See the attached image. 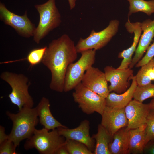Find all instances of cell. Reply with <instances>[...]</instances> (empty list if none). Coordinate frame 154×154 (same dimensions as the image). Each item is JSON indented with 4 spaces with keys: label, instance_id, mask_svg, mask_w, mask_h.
Instances as JSON below:
<instances>
[{
    "label": "cell",
    "instance_id": "cell-1",
    "mask_svg": "<svg viewBox=\"0 0 154 154\" xmlns=\"http://www.w3.org/2000/svg\"><path fill=\"white\" fill-rule=\"evenodd\" d=\"M78 53L74 42L66 34L49 43L42 62L50 71L49 86L51 90L59 92L64 91L67 70L77 59Z\"/></svg>",
    "mask_w": 154,
    "mask_h": 154
},
{
    "label": "cell",
    "instance_id": "cell-2",
    "mask_svg": "<svg viewBox=\"0 0 154 154\" xmlns=\"http://www.w3.org/2000/svg\"><path fill=\"white\" fill-rule=\"evenodd\" d=\"M6 114L13 123L8 139L17 147L21 141L30 137L36 129L39 121L37 108L24 107L16 114L8 111Z\"/></svg>",
    "mask_w": 154,
    "mask_h": 154
},
{
    "label": "cell",
    "instance_id": "cell-3",
    "mask_svg": "<svg viewBox=\"0 0 154 154\" xmlns=\"http://www.w3.org/2000/svg\"><path fill=\"white\" fill-rule=\"evenodd\" d=\"M65 140L59 134L57 128L51 131L44 128L35 129L33 135L27 139L24 147L27 150L35 148L41 154H56Z\"/></svg>",
    "mask_w": 154,
    "mask_h": 154
},
{
    "label": "cell",
    "instance_id": "cell-4",
    "mask_svg": "<svg viewBox=\"0 0 154 154\" xmlns=\"http://www.w3.org/2000/svg\"><path fill=\"white\" fill-rule=\"evenodd\" d=\"M1 78L11 87L12 91L8 96L11 102L20 110L24 107L33 108L34 102L28 91L29 80L23 74L8 71L1 73Z\"/></svg>",
    "mask_w": 154,
    "mask_h": 154
},
{
    "label": "cell",
    "instance_id": "cell-5",
    "mask_svg": "<svg viewBox=\"0 0 154 154\" xmlns=\"http://www.w3.org/2000/svg\"><path fill=\"white\" fill-rule=\"evenodd\" d=\"M35 7L39 15V21L36 27L33 37L34 41L39 44L51 31L58 27L61 20L55 0H48L44 3Z\"/></svg>",
    "mask_w": 154,
    "mask_h": 154
},
{
    "label": "cell",
    "instance_id": "cell-6",
    "mask_svg": "<svg viewBox=\"0 0 154 154\" xmlns=\"http://www.w3.org/2000/svg\"><path fill=\"white\" fill-rule=\"evenodd\" d=\"M96 51L90 49L81 52L79 59L69 65L65 78L64 92L74 89L81 82L86 71L92 66L95 62Z\"/></svg>",
    "mask_w": 154,
    "mask_h": 154
},
{
    "label": "cell",
    "instance_id": "cell-7",
    "mask_svg": "<svg viewBox=\"0 0 154 154\" xmlns=\"http://www.w3.org/2000/svg\"><path fill=\"white\" fill-rule=\"evenodd\" d=\"M119 21L111 20L108 25L103 30L96 32L92 30L88 36L85 38H80L76 45L78 53L90 49L96 50L105 46L117 32Z\"/></svg>",
    "mask_w": 154,
    "mask_h": 154
},
{
    "label": "cell",
    "instance_id": "cell-8",
    "mask_svg": "<svg viewBox=\"0 0 154 154\" xmlns=\"http://www.w3.org/2000/svg\"><path fill=\"white\" fill-rule=\"evenodd\" d=\"M74 89L72 94L74 100L84 113L89 115L96 112L102 116L106 106L105 98L86 87L81 82Z\"/></svg>",
    "mask_w": 154,
    "mask_h": 154
},
{
    "label": "cell",
    "instance_id": "cell-9",
    "mask_svg": "<svg viewBox=\"0 0 154 154\" xmlns=\"http://www.w3.org/2000/svg\"><path fill=\"white\" fill-rule=\"evenodd\" d=\"M0 19L5 24L13 28L20 35L26 38L33 36L36 27L28 17L26 11L23 15H18L9 11L1 3Z\"/></svg>",
    "mask_w": 154,
    "mask_h": 154
},
{
    "label": "cell",
    "instance_id": "cell-10",
    "mask_svg": "<svg viewBox=\"0 0 154 154\" xmlns=\"http://www.w3.org/2000/svg\"><path fill=\"white\" fill-rule=\"evenodd\" d=\"M104 73L107 82L110 92L113 91L118 94L123 93L129 86V81L134 76L133 71L129 68L123 69H116L110 66L104 68Z\"/></svg>",
    "mask_w": 154,
    "mask_h": 154
},
{
    "label": "cell",
    "instance_id": "cell-11",
    "mask_svg": "<svg viewBox=\"0 0 154 154\" xmlns=\"http://www.w3.org/2000/svg\"><path fill=\"white\" fill-rule=\"evenodd\" d=\"M101 116V124L112 137L119 130L127 126L125 108L106 106Z\"/></svg>",
    "mask_w": 154,
    "mask_h": 154
},
{
    "label": "cell",
    "instance_id": "cell-12",
    "mask_svg": "<svg viewBox=\"0 0 154 154\" xmlns=\"http://www.w3.org/2000/svg\"><path fill=\"white\" fill-rule=\"evenodd\" d=\"M57 129L59 134L66 139H70L79 142L85 145L90 151L94 152L95 140L90 136V123L88 120L82 121L78 127L70 129L67 127H60Z\"/></svg>",
    "mask_w": 154,
    "mask_h": 154
},
{
    "label": "cell",
    "instance_id": "cell-13",
    "mask_svg": "<svg viewBox=\"0 0 154 154\" xmlns=\"http://www.w3.org/2000/svg\"><path fill=\"white\" fill-rule=\"evenodd\" d=\"M104 72L92 66L85 72L81 83L101 97L106 98L110 93Z\"/></svg>",
    "mask_w": 154,
    "mask_h": 154
},
{
    "label": "cell",
    "instance_id": "cell-14",
    "mask_svg": "<svg viewBox=\"0 0 154 154\" xmlns=\"http://www.w3.org/2000/svg\"><path fill=\"white\" fill-rule=\"evenodd\" d=\"M151 109L149 104H144L135 99L125 108L129 129L138 128L145 124Z\"/></svg>",
    "mask_w": 154,
    "mask_h": 154
},
{
    "label": "cell",
    "instance_id": "cell-15",
    "mask_svg": "<svg viewBox=\"0 0 154 154\" xmlns=\"http://www.w3.org/2000/svg\"><path fill=\"white\" fill-rule=\"evenodd\" d=\"M125 27L127 31L130 33H133L134 36L133 42L131 46L119 54L118 57L123 59L120 65L117 68L120 69L129 68L132 60V56L135 51L137 46L139 43L143 31L140 22L132 23L128 19L125 24Z\"/></svg>",
    "mask_w": 154,
    "mask_h": 154
},
{
    "label": "cell",
    "instance_id": "cell-16",
    "mask_svg": "<svg viewBox=\"0 0 154 154\" xmlns=\"http://www.w3.org/2000/svg\"><path fill=\"white\" fill-rule=\"evenodd\" d=\"M141 26L143 33L141 36L135 55L129 66V68L131 69L139 61L154 37V19L145 20L141 23Z\"/></svg>",
    "mask_w": 154,
    "mask_h": 154
},
{
    "label": "cell",
    "instance_id": "cell-17",
    "mask_svg": "<svg viewBox=\"0 0 154 154\" xmlns=\"http://www.w3.org/2000/svg\"><path fill=\"white\" fill-rule=\"evenodd\" d=\"M50 106L49 100L43 97L36 106L40 123L49 131L60 127H67L54 118L50 110Z\"/></svg>",
    "mask_w": 154,
    "mask_h": 154
},
{
    "label": "cell",
    "instance_id": "cell-18",
    "mask_svg": "<svg viewBox=\"0 0 154 154\" xmlns=\"http://www.w3.org/2000/svg\"><path fill=\"white\" fill-rule=\"evenodd\" d=\"M131 84L125 92L120 94L110 93L105 98L106 106L117 108H125L132 100L137 86L135 76L132 79Z\"/></svg>",
    "mask_w": 154,
    "mask_h": 154
},
{
    "label": "cell",
    "instance_id": "cell-19",
    "mask_svg": "<svg viewBox=\"0 0 154 154\" xmlns=\"http://www.w3.org/2000/svg\"><path fill=\"white\" fill-rule=\"evenodd\" d=\"M145 124L135 129H129V154H142L143 153L146 143Z\"/></svg>",
    "mask_w": 154,
    "mask_h": 154
},
{
    "label": "cell",
    "instance_id": "cell-20",
    "mask_svg": "<svg viewBox=\"0 0 154 154\" xmlns=\"http://www.w3.org/2000/svg\"><path fill=\"white\" fill-rule=\"evenodd\" d=\"M127 127L122 128L113 136L109 146L111 154H129V131Z\"/></svg>",
    "mask_w": 154,
    "mask_h": 154
},
{
    "label": "cell",
    "instance_id": "cell-21",
    "mask_svg": "<svg viewBox=\"0 0 154 154\" xmlns=\"http://www.w3.org/2000/svg\"><path fill=\"white\" fill-rule=\"evenodd\" d=\"M92 137L96 141L94 154H111L109 146L113 137L101 124L98 126L97 133L93 135Z\"/></svg>",
    "mask_w": 154,
    "mask_h": 154
},
{
    "label": "cell",
    "instance_id": "cell-22",
    "mask_svg": "<svg viewBox=\"0 0 154 154\" xmlns=\"http://www.w3.org/2000/svg\"><path fill=\"white\" fill-rule=\"evenodd\" d=\"M129 2L128 17L138 12L144 13L148 16L154 13V0H127Z\"/></svg>",
    "mask_w": 154,
    "mask_h": 154
},
{
    "label": "cell",
    "instance_id": "cell-23",
    "mask_svg": "<svg viewBox=\"0 0 154 154\" xmlns=\"http://www.w3.org/2000/svg\"><path fill=\"white\" fill-rule=\"evenodd\" d=\"M154 97V84L151 83L142 86H137L135 91L133 98L142 102L146 99Z\"/></svg>",
    "mask_w": 154,
    "mask_h": 154
},
{
    "label": "cell",
    "instance_id": "cell-24",
    "mask_svg": "<svg viewBox=\"0 0 154 154\" xmlns=\"http://www.w3.org/2000/svg\"><path fill=\"white\" fill-rule=\"evenodd\" d=\"M64 145L69 154H93L84 144L73 140L66 139Z\"/></svg>",
    "mask_w": 154,
    "mask_h": 154
},
{
    "label": "cell",
    "instance_id": "cell-25",
    "mask_svg": "<svg viewBox=\"0 0 154 154\" xmlns=\"http://www.w3.org/2000/svg\"><path fill=\"white\" fill-rule=\"evenodd\" d=\"M154 67V58L141 66L135 76L137 86H142L151 83V80L147 74L148 70Z\"/></svg>",
    "mask_w": 154,
    "mask_h": 154
},
{
    "label": "cell",
    "instance_id": "cell-26",
    "mask_svg": "<svg viewBox=\"0 0 154 154\" xmlns=\"http://www.w3.org/2000/svg\"><path fill=\"white\" fill-rule=\"evenodd\" d=\"M47 46L33 49L28 53L26 58L31 66H33L42 62Z\"/></svg>",
    "mask_w": 154,
    "mask_h": 154
},
{
    "label": "cell",
    "instance_id": "cell-27",
    "mask_svg": "<svg viewBox=\"0 0 154 154\" xmlns=\"http://www.w3.org/2000/svg\"><path fill=\"white\" fill-rule=\"evenodd\" d=\"M146 143L154 140V110L151 109L146 123Z\"/></svg>",
    "mask_w": 154,
    "mask_h": 154
},
{
    "label": "cell",
    "instance_id": "cell-28",
    "mask_svg": "<svg viewBox=\"0 0 154 154\" xmlns=\"http://www.w3.org/2000/svg\"><path fill=\"white\" fill-rule=\"evenodd\" d=\"M16 148L14 143L8 139L0 144V154H17Z\"/></svg>",
    "mask_w": 154,
    "mask_h": 154
},
{
    "label": "cell",
    "instance_id": "cell-29",
    "mask_svg": "<svg viewBox=\"0 0 154 154\" xmlns=\"http://www.w3.org/2000/svg\"><path fill=\"white\" fill-rule=\"evenodd\" d=\"M154 57V41L148 48L146 54L136 64V67H141L146 64Z\"/></svg>",
    "mask_w": 154,
    "mask_h": 154
},
{
    "label": "cell",
    "instance_id": "cell-30",
    "mask_svg": "<svg viewBox=\"0 0 154 154\" xmlns=\"http://www.w3.org/2000/svg\"><path fill=\"white\" fill-rule=\"evenodd\" d=\"M143 153L154 154V140L148 143L145 147Z\"/></svg>",
    "mask_w": 154,
    "mask_h": 154
},
{
    "label": "cell",
    "instance_id": "cell-31",
    "mask_svg": "<svg viewBox=\"0 0 154 154\" xmlns=\"http://www.w3.org/2000/svg\"><path fill=\"white\" fill-rule=\"evenodd\" d=\"M8 139V135L5 133V129L4 127L0 126V144Z\"/></svg>",
    "mask_w": 154,
    "mask_h": 154
},
{
    "label": "cell",
    "instance_id": "cell-32",
    "mask_svg": "<svg viewBox=\"0 0 154 154\" xmlns=\"http://www.w3.org/2000/svg\"><path fill=\"white\" fill-rule=\"evenodd\" d=\"M56 154H69L64 144L58 148Z\"/></svg>",
    "mask_w": 154,
    "mask_h": 154
},
{
    "label": "cell",
    "instance_id": "cell-33",
    "mask_svg": "<svg viewBox=\"0 0 154 154\" xmlns=\"http://www.w3.org/2000/svg\"><path fill=\"white\" fill-rule=\"evenodd\" d=\"M153 68L150 69L147 73L148 76L151 80H154V71L153 70Z\"/></svg>",
    "mask_w": 154,
    "mask_h": 154
},
{
    "label": "cell",
    "instance_id": "cell-34",
    "mask_svg": "<svg viewBox=\"0 0 154 154\" xmlns=\"http://www.w3.org/2000/svg\"><path fill=\"white\" fill-rule=\"evenodd\" d=\"M68 1L70 9H73L76 6V0H68Z\"/></svg>",
    "mask_w": 154,
    "mask_h": 154
},
{
    "label": "cell",
    "instance_id": "cell-35",
    "mask_svg": "<svg viewBox=\"0 0 154 154\" xmlns=\"http://www.w3.org/2000/svg\"><path fill=\"white\" fill-rule=\"evenodd\" d=\"M149 104L150 109L154 110V97L149 103Z\"/></svg>",
    "mask_w": 154,
    "mask_h": 154
},
{
    "label": "cell",
    "instance_id": "cell-36",
    "mask_svg": "<svg viewBox=\"0 0 154 154\" xmlns=\"http://www.w3.org/2000/svg\"><path fill=\"white\" fill-rule=\"evenodd\" d=\"M153 70L154 71V67H153Z\"/></svg>",
    "mask_w": 154,
    "mask_h": 154
}]
</instances>
